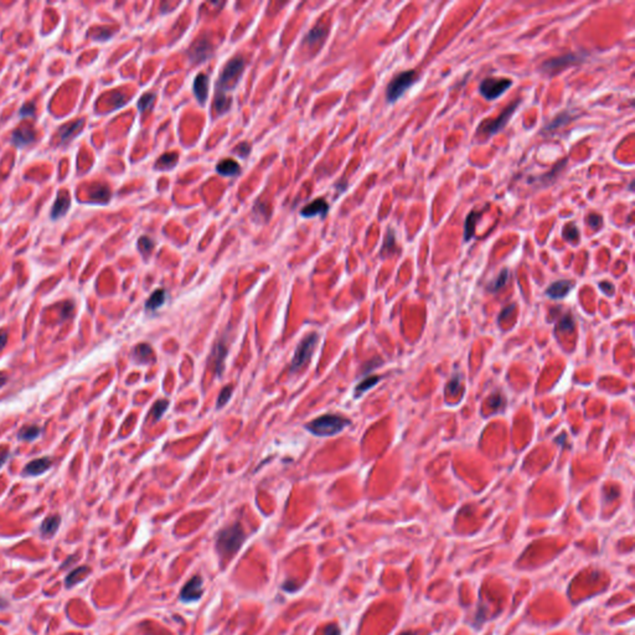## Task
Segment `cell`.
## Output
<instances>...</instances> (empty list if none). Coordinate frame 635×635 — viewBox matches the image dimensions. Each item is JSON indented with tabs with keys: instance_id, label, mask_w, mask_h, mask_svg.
<instances>
[{
	"instance_id": "cell-1",
	"label": "cell",
	"mask_w": 635,
	"mask_h": 635,
	"mask_svg": "<svg viewBox=\"0 0 635 635\" xmlns=\"http://www.w3.org/2000/svg\"><path fill=\"white\" fill-rule=\"evenodd\" d=\"M349 424L350 421L345 417L328 413L310 421L305 428L316 437H332L340 433Z\"/></svg>"
},
{
	"instance_id": "cell-2",
	"label": "cell",
	"mask_w": 635,
	"mask_h": 635,
	"mask_svg": "<svg viewBox=\"0 0 635 635\" xmlns=\"http://www.w3.org/2000/svg\"><path fill=\"white\" fill-rule=\"evenodd\" d=\"M245 540V532L240 523H235L220 531L216 540V549L222 556L235 555Z\"/></svg>"
},
{
	"instance_id": "cell-3",
	"label": "cell",
	"mask_w": 635,
	"mask_h": 635,
	"mask_svg": "<svg viewBox=\"0 0 635 635\" xmlns=\"http://www.w3.org/2000/svg\"><path fill=\"white\" fill-rule=\"evenodd\" d=\"M245 59L241 56H235L224 65L220 74L219 79L216 82V92L226 93L230 89H233L240 81L241 76L245 69Z\"/></svg>"
},
{
	"instance_id": "cell-4",
	"label": "cell",
	"mask_w": 635,
	"mask_h": 635,
	"mask_svg": "<svg viewBox=\"0 0 635 635\" xmlns=\"http://www.w3.org/2000/svg\"><path fill=\"white\" fill-rule=\"evenodd\" d=\"M417 81V72L414 70L411 71H403L398 74L392 78V81L388 83L386 88V98L390 103L396 102L400 100L406 93L408 88L413 86Z\"/></svg>"
},
{
	"instance_id": "cell-5",
	"label": "cell",
	"mask_w": 635,
	"mask_h": 635,
	"mask_svg": "<svg viewBox=\"0 0 635 635\" xmlns=\"http://www.w3.org/2000/svg\"><path fill=\"white\" fill-rule=\"evenodd\" d=\"M318 341H319V335L316 334V333H310V334L306 335V336L299 342V345L296 349V352H294L293 360H292V366H291L292 373H297V371H299L300 369H303L309 361H310L311 356H313L314 349H315Z\"/></svg>"
},
{
	"instance_id": "cell-6",
	"label": "cell",
	"mask_w": 635,
	"mask_h": 635,
	"mask_svg": "<svg viewBox=\"0 0 635 635\" xmlns=\"http://www.w3.org/2000/svg\"><path fill=\"white\" fill-rule=\"evenodd\" d=\"M513 81L510 78H489L483 79L479 86V92L485 100L492 101L503 96L510 87Z\"/></svg>"
},
{
	"instance_id": "cell-7",
	"label": "cell",
	"mask_w": 635,
	"mask_h": 635,
	"mask_svg": "<svg viewBox=\"0 0 635 635\" xmlns=\"http://www.w3.org/2000/svg\"><path fill=\"white\" fill-rule=\"evenodd\" d=\"M520 105V101H515L514 103H511L508 108H505L503 113L497 118L495 119H487L484 120V122L480 124L479 127V133H483L485 135H494L496 133L500 132L504 127L506 125V123L509 122V119L511 118V115L515 113L516 108L518 106Z\"/></svg>"
},
{
	"instance_id": "cell-8",
	"label": "cell",
	"mask_w": 635,
	"mask_h": 635,
	"mask_svg": "<svg viewBox=\"0 0 635 635\" xmlns=\"http://www.w3.org/2000/svg\"><path fill=\"white\" fill-rule=\"evenodd\" d=\"M212 52H214L212 43L206 38H199L190 46L187 54H189L190 60L194 64H200V62L206 61L209 57H211Z\"/></svg>"
},
{
	"instance_id": "cell-9",
	"label": "cell",
	"mask_w": 635,
	"mask_h": 635,
	"mask_svg": "<svg viewBox=\"0 0 635 635\" xmlns=\"http://www.w3.org/2000/svg\"><path fill=\"white\" fill-rule=\"evenodd\" d=\"M202 596V579L201 577L195 576L194 578L190 579L187 584L184 586V588L181 589L180 593V598L183 602L185 603H191V602H196L201 598Z\"/></svg>"
},
{
	"instance_id": "cell-10",
	"label": "cell",
	"mask_w": 635,
	"mask_h": 635,
	"mask_svg": "<svg viewBox=\"0 0 635 635\" xmlns=\"http://www.w3.org/2000/svg\"><path fill=\"white\" fill-rule=\"evenodd\" d=\"M583 57L578 56L577 54H567L563 55V56L556 57V59H551L547 60L542 64V70L545 72H551V74H555L559 70L564 69V67L569 66V65H573L576 62L582 61Z\"/></svg>"
},
{
	"instance_id": "cell-11",
	"label": "cell",
	"mask_w": 635,
	"mask_h": 635,
	"mask_svg": "<svg viewBox=\"0 0 635 635\" xmlns=\"http://www.w3.org/2000/svg\"><path fill=\"white\" fill-rule=\"evenodd\" d=\"M36 134L34 130L28 129V128H18L11 133V143L18 148H25L35 142Z\"/></svg>"
},
{
	"instance_id": "cell-12",
	"label": "cell",
	"mask_w": 635,
	"mask_h": 635,
	"mask_svg": "<svg viewBox=\"0 0 635 635\" xmlns=\"http://www.w3.org/2000/svg\"><path fill=\"white\" fill-rule=\"evenodd\" d=\"M209 86H210V81H209V76L205 74H199L194 79V84H192V88H194V93L196 100L199 101L200 105H204L206 102L207 97H209Z\"/></svg>"
},
{
	"instance_id": "cell-13",
	"label": "cell",
	"mask_w": 635,
	"mask_h": 635,
	"mask_svg": "<svg viewBox=\"0 0 635 635\" xmlns=\"http://www.w3.org/2000/svg\"><path fill=\"white\" fill-rule=\"evenodd\" d=\"M52 465V460L49 457L38 458L34 459L33 462L29 463L23 470V474L26 477H37V475L43 474Z\"/></svg>"
},
{
	"instance_id": "cell-14",
	"label": "cell",
	"mask_w": 635,
	"mask_h": 635,
	"mask_svg": "<svg viewBox=\"0 0 635 635\" xmlns=\"http://www.w3.org/2000/svg\"><path fill=\"white\" fill-rule=\"evenodd\" d=\"M328 212H329V204H328L325 199L319 197V199L314 200L313 202H310V204H308L306 206H304L300 214L301 216L304 217H313V216H316V215H320L322 217H325Z\"/></svg>"
},
{
	"instance_id": "cell-15",
	"label": "cell",
	"mask_w": 635,
	"mask_h": 635,
	"mask_svg": "<svg viewBox=\"0 0 635 635\" xmlns=\"http://www.w3.org/2000/svg\"><path fill=\"white\" fill-rule=\"evenodd\" d=\"M573 282L571 281H566V279H561V281H557L555 283H552L549 288L546 289V294L547 297L552 299H562L564 298L566 296H568L569 292L573 289Z\"/></svg>"
},
{
	"instance_id": "cell-16",
	"label": "cell",
	"mask_w": 635,
	"mask_h": 635,
	"mask_svg": "<svg viewBox=\"0 0 635 635\" xmlns=\"http://www.w3.org/2000/svg\"><path fill=\"white\" fill-rule=\"evenodd\" d=\"M70 204H71V200H70L67 192L65 191L60 192V194L57 195V199L56 201H55L54 206H52L51 214H50L51 219L54 220V221H56V220L64 217L65 215L67 214V211H69Z\"/></svg>"
},
{
	"instance_id": "cell-17",
	"label": "cell",
	"mask_w": 635,
	"mask_h": 635,
	"mask_svg": "<svg viewBox=\"0 0 635 635\" xmlns=\"http://www.w3.org/2000/svg\"><path fill=\"white\" fill-rule=\"evenodd\" d=\"M89 202L93 204H107L111 200V189L105 184H97L89 190Z\"/></svg>"
},
{
	"instance_id": "cell-18",
	"label": "cell",
	"mask_w": 635,
	"mask_h": 635,
	"mask_svg": "<svg viewBox=\"0 0 635 635\" xmlns=\"http://www.w3.org/2000/svg\"><path fill=\"white\" fill-rule=\"evenodd\" d=\"M226 356H227V347H226L224 342H216L214 349H212V357H214L215 371H216L219 376H221L222 370L224 368V359H226Z\"/></svg>"
},
{
	"instance_id": "cell-19",
	"label": "cell",
	"mask_w": 635,
	"mask_h": 635,
	"mask_svg": "<svg viewBox=\"0 0 635 635\" xmlns=\"http://www.w3.org/2000/svg\"><path fill=\"white\" fill-rule=\"evenodd\" d=\"M216 171L222 176H237L241 173V166L233 159H224L216 165Z\"/></svg>"
},
{
	"instance_id": "cell-20",
	"label": "cell",
	"mask_w": 635,
	"mask_h": 635,
	"mask_svg": "<svg viewBox=\"0 0 635 635\" xmlns=\"http://www.w3.org/2000/svg\"><path fill=\"white\" fill-rule=\"evenodd\" d=\"M84 119H77L75 122L69 123V124L64 125L59 129V135H60V144H66L70 139L76 134L77 132L79 130V128L83 125Z\"/></svg>"
},
{
	"instance_id": "cell-21",
	"label": "cell",
	"mask_w": 635,
	"mask_h": 635,
	"mask_svg": "<svg viewBox=\"0 0 635 635\" xmlns=\"http://www.w3.org/2000/svg\"><path fill=\"white\" fill-rule=\"evenodd\" d=\"M231 98L228 96H226V93H220L216 92L214 98V103H212V110L215 111L217 115L224 114V113L227 112L231 107Z\"/></svg>"
},
{
	"instance_id": "cell-22",
	"label": "cell",
	"mask_w": 635,
	"mask_h": 635,
	"mask_svg": "<svg viewBox=\"0 0 635 635\" xmlns=\"http://www.w3.org/2000/svg\"><path fill=\"white\" fill-rule=\"evenodd\" d=\"M482 216V212H477V211H470L469 215L467 216L464 222V241L468 242L473 238L475 233V224H477L478 220L479 217Z\"/></svg>"
},
{
	"instance_id": "cell-23",
	"label": "cell",
	"mask_w": 635,
	"mask_h": 635,
	"mask_svg": "<svg viewBox=\"0 0 635 635\" xmlns=\"http://www.w3.org/2000/svg\"><path fill=\"white\" fill-rule=\"evenodd\" d=\"M327 34H328L327 26L323 25L322 23H319L318 25L314 26V28L309 31V34L305 37V43L313 46V45H315V43L320 42V41L327 36Z\"/></svg>"
},
{
	"instance_id": "cell-24",
	"label": "cell",
	"mask_w": 635,
	"mask_h": 635,
	"mask_svg": "<svg viewBox=\"0 0 635 635\" xmlns=\"http://www.w3.org/2000/svg\"><path fill=\"white\" fill-rule=\"evenodd\" d=\"M60 523H61V519H60L59 515H52L46 518L43 520V523H41L40 531L43 536H54L56 533L57 528H59Z\"/></svg>"
},
{
	"instance_id": "cell-25",
	"label": "cell",
	"mask_w": 635,
	"mask_h": 635,
	"mask_svg": "<svg viewBox=\"0 0 635 635\" xmlns=\"http://www.w3.org/2000/svg\"><path fill=\"white\" fill-rule=\"evenodd\" d=\"M178 153H174V151L163 154L156 160L155 169H158V170H170V169H173L178 164Z\"/></svg>"
},
{
	"instance_id": "cell-26",
	"label": "cell",
	"mask_w": 635,
	"mask_h": 635,
	"mask_svg": "<svg viewBox=\"0 0 635 635\" xmlns=\"http://www.w3.org/2000/svg\"><path fill=\"white\" fill-rule=\"evenodd\" d=\"M166 299V292L164 289H156L149 299L147 300L146 303V309L147 310H156V309L160 308L161 305H164Z\"/></svg>"
},
{
	"instance_id": "cell-27",
	"label": "cell",
	"mask_w": 635,
	"mask_h": 635,
	"mask_svg": "<svg viewBox=\"0 0 635 635\" xmlns=\"http://www.w3.org/2000/svg\"><path fill=\"white\" fill-rule=\"evenodd\" d=\"M396 252V238H395V231L392 228H388L387 233H386L385 241H383L382 248H381V257L385 258L388 257V256L393 255Z\"/></svg>"
},
{
	"instance_id": "cell-28",
	"label": "cell",
	"mask_w": 635,
	"mask_h": 635,
	"mask_svg": "<svg viewBox=\"0 0 635 635\" xmlns=\"http://www.w3.org/2000/svg\"><path fill=\"white\" fill-rule=\"evenodd\" d=\"M169 407V401L168 400H159L158 402L154 403V406L151 407L150 410V414L153 417L154 422L160 421L161 417L164 416V413L166 412Z\"/></svg>"
},
{
	"instance_id": "cell-29",
	"label": "cell",
	"mask_w": 635,
	"mask_h": 635,
	"mask_svg": "<svg viewBox=\"0 0 635 635\" xmlns=\"http://www.w3.org/2000/svg\"><path fill=\"white\" fill-rule=\"evenodd\" d=\"M41 429L38 428L37 426H28L24 427L23 429L19 433V439L20 441H26V442H33L40 436Z\"/></svg>"
},
{
	"instance_id": "cell-30",
	"label": "cell",
	"mask_w": 635,
	"mask_h": 635,
	"mask_svg": "<svg viewBox=\"0 0 635 635\" xmlns=\"http://www.w3.org/2000/svg\"><path fill=\"white\" fill-rule=\"evenodd\" d=\"M562 237L571 243H576L579 241V230L574 224H567L562 231Z\"/></svg>"
},
{
	"instance_id": "cell-31",
	"label": "cell",
	"mask_w": 635,
	"mask_h": 635,
	"mask_svg": "<svg viewBox=\"0 0 635 635\" xmlns=\"http://www.w3.org/2000/svg\"><path fill=\"white\" fill-rule=\"evenodd\" d=\"M508 278H509V270L505 268V269L501 270L500 274L497 276V278L495 279V281H492L491 283H490L489 286H487V291H489V292L500 291V289L503 288V287L506 284V282H508Z\"/></svg>"
},
{
	"instance_id": "cell-32",
	"label": "cell",
	"mask_w": 635,
	"mask_h": 635,
	"mask_svg": "<svg viewBox=\"0 0 635 635\" xmlns=\"http://www.w3.org/2000/svg\"><path fill=\"white\" fill-rule=\"evenodd\" d=\"M380 376H370V377L365 378V380L362 381V382L359 383V386L356 387L355 392H356V396H360L361 393L366 392L368 390L373 388L374 386L377 385V382L380 381Z\"/></svg>"
},
{
	"instance_id": "cell-33",
	"label": "cell",
	"mask_w": 635,
	"mask_h": 635,
	"mask_svg": "<svg viewBox=\"0 0 635 635\" xmlns=\"http://www.w3.org/2000/svg\"><path fill=\"white\" fill-rule=\"evenodd\" d=\"M571 119H572V117L567 112L561 113V114L557 115V117L555 118V120H552V122L550 123V124L547 125V127H545V130H555V129H557V128H560V127H562V125L567 124V123H568Z\"/></svg>"
},
{
	"instance_id": "cell-34",
	"label": "cell",
	"mask_w": 635,
	"mask_h": 635,
	"mask_svg": "<svg viewBox=\"0 0 635 635\" xmlns=\"http://www.w3.org/2000/svg\"><path fill=\"white\" fill-rule=\"evenodd\" d=\"M151 355V349L149 345L141 344L134 349V357L138 362H143L148 360V356Z\"/></svg>"
},
{
	"instance_id": "cell-35",
	"label": "cell",
	"mask_w": 635,
	"mask_h": 635,
	"mask_svg": "<svg viewBox=\"0 0 635 635\" xmlns=\"http://www.w3.org/2000/svg\"><path fill=\"white\" fill-rule=\"evenodd\" d=\"M154 101H155V95L151 92H147L144 93L143 96L141 97V100L138 101V110L141 112H146V111L150 110L151 106L154 105Z\"/></svg>"
},
{
	"instance_id": "cell-36",
	"label": "cell",
	"mask_w": 635,
	"mask_h": 635,
	"mask_svg": "<svg viewBox=\"0 0 635 635\" xmlns=\"http://www.w3.org/2000/svg\"><path fill=\"white\" fill-rule=\"evenodd\" d=\"M138 247H139V251H141L144 256H148L149 253L153 251L154 241L150 240L148 236H142L138 241Z\"/></svg>"
},
{
	"instance_id": "cell-37",
	"label": "cell",
	"mask_w": 635,
	"mask_h": 635,
	"mask_svg": "<svg viewBox=\"0 0 635 635\" xmlns=\"http://www.w3.org/2000/svg\"><path fill=\"white\" fill-rule=\"evenodd\" d=\"M231 396H232V385L224 386L221 392H220L219 398H217V408L224 407L230 401Z\"/></svg>"
},
{
	"instance_id": "cell-38",
	"label": "cell",
	"mask_w": 635,
	"mask_h": 635,
	"mask_svg": "<svg viewBox=\"0 0 635 635\" xmlns=\"http://www.w3.org/2000/svg\"><path fill=\"white\" fill-rule=\"evenodd\" d=\"M87 571H88V567H87V566L79 567V568L75 569L74 572H71V573H70L69 576H67L66 586L67 587H72L74 584H76L77 582L79 581V576H82V574H83L84 572H87Z\"/></svg>"
},
{
	"instance_id": "cell-39",
	"label": "cell",
	"mask_w": 635,
	"mask_h": 635,
	"mask_svg": "<svg viewBox=\"0 0 635 635\" xmlns=\"http://www.w3.org/2000/svg\"><path fill=\"white\" fill-rule=\"evenodd\" d=\"M566 163H567V159H562V160L560 161L559 164H557V166H555L554 170H552L551 173H549V174H546V175L541 176V181H543V184H546V185L549 184V180L554 181L555 179H556V176H555V174H556V175H557V173H559V171H561V169L563 168V165H564V164H566Z\"/></svg>"
},
{
	"instance_id": "cell-40",
	"label": "cell",
	"mask_w": 635,
	"mask_h": 635,
	"mask_svg": "<svg viewBox=\"0 0 635 635\" xmlns=\"http://www.w3.org/2000/svg\"><path fill=\"white\" fill-rule=\"evenodd\" d=\"M35 112H36L35 102H28L25 103V105H23V107L20 108V111H19V115H20L21 118H30V117H34Z\"/></svg>"
},
{
	"instance_id": "cell-41",
	"label": "cell",
	"mask_w": 635,
	"mask_h": 635,
	"mask_svg": "<svg viewBox=\"0 0 635 635\" xmlns=\"http://www.w3.org/2000/svg\"><path fill=\"white\" fill-rule=\"evenodd\" d=\"M574 329V322L571 315L563 316L559 323V330L562 332H572Z\"/></svg>"
},
{
	"instance_id": "cell-42",
	"label": "cell",
	"mask_w": 635,
	"mask_h": 635,
	"mask_svg": "<svg viewBox=\"0 0 635 635\" xmlns=\"http://www.w3.org/2000/svg\"><path fill=\"white\" fill-rule=\"evenodd\" d=\"M587 224L593 228V230H599L603 224V219L598 214H591L587 217Z\"/></svg>"
},
{
	"instance_id": "cell-43",
	"label": "cell",
	"mask_w": 635,
	"mask_h": 635,
	"mask_svg": "<svg viewBox=\"0 0 635 635\" xmlns=\"http://www.w3.org/2000/svg\"><path fill=\"white\" fill-rule=\"evenodd\" d=\"M233 150H235V153L238 154L241 158H247L251 153V146L247 143V142H242V143L238 144Z\"/></svg>"
},
{
	"instance_id": "cell-44",
	"label": "cell",
	"mask_w": 635,
	"mask_h": 635,
	"mask_svg": "<svg viewBox=\"0 0 635 635\" xmlns=\"http://www.w3.org/2000/svg\"><path fill=\"white\" fill-rule=\"evenodd\" d=\"M489 405L491 406V407L494 408V410H499V408H500L501 406L504 405V400H503V397H501V395L496 393V395H494L492 397H490L489 398Z\"/></svg>"
},
{
	"instance_id": "cell-45",
	"label": "cell",
	"mask_w": 635,
	"mask_h": 635,
	"mask_svg": "<svg viewBox=\"0 0 635 635\" xmlns=\"http://www.w3.org/2000/svg\"><path fill=\"white\" fill-rule=\"evenodd\" d=\"M72 310H74V304H72V303H69V301H67V303L62 304L61 320H65L66 318H69V316L71 315Z\"/></svg>"
},
{
	"instance_id": "cell-46",
	"label": "cell",
	"mask_w": 635,
	"mask_h": 635,
	"mask_svg": "<svg viewBox=\"0 0 635 635\" xmlns=\"http://www.w3.org/2000/svg\"><path fill=\"white\" fill-rule=\"evenodd\" d=\"M599 288L604 293H607L608 296H613V293H614V286L612 283H609V282H600Z\"/></svg>"
},
{
	"instance_id": "cell-47",
	"label": "cell",
	"mask_w": 635,
	"mask_h": 635,
	"mask_svg": "<svg viewBox=\"0 0 635 635\" xmlns=\"http://www.w3.org/2000/svg\"><path fill=\"white\" fill-rule=\"evenodd\" d=\"M112 35H113V31L101 30V33H98V34H96V35H93V37H95L96 40L105 41V40H108L110 37H112Z\"/></svg>"
},
{
	"instance_id": "cell-48",
	"label": "cell",
	"mask_w": 635,
	"mask_h": 635,
	"mask_svg": "<svg viewBox=\"0 0 635 635\" xmlns=\"http://www.w3.org/2000/svg\"><path fill=\"white\" fill-rule=\"evenodd\" d=\"M324 635H340V629L336 625L330 624L324 629Z\"/></svg>"
},
{
	"instance_id": "cell-49",
	"label": "cell",
	"mask_w": 635,
	"mask_h": 635,
	"mask_svg": "<svg viewBox=\"0 0 635 635\" xmlns=\"http://www.w3.org/2000/svg\"><path fill=\"white\" fill-rule=\"evenodd\" d=\"M9 457H10V454H9V451L0 450V468L3 467L4 464H5Z\"/></svg>"
},
{
	"instance_id": "cell-50",
	"label": "cell",
	"mask_w": 635,
	"mask_h": 635,
	"mask_svg": "<svg viewBox=\"0 0 635 635\" xmlns=\"http://www.w3.org/2000/svg\"><path fill=\"white\" fill-rule=\"evenodd\" d=\"M6 341H8V334L5 332H0V351L5 347Z\"/></svg>"
},
{
	"instance_id": "cell-51",
	"label": "cell",
	"mask_w": 635,
	"mask_h": 635,
	"mask_svg": "<svg viewBox=\"0 0 635 635\" xmlns=\"http://www.w3.org/2000/svg\"><path fill=\"white\" fill-rule=\"evenodd\" d=\"M8 378H9V376L6 375V374L0 373V387H3V386H5V383L8 382Z\"/></svg>"
},
{
	"instance_id": "cell-52",
	"label": "cell",
	"mask_w": 635,
	"mask_h": 635,
	"mask_svg": "<svg viewBox=\"0 0 635 635\" xmlns=\"http://www.w3.org/2000/svg\"><path fill=\"white\" fill-rule=\"evenodd\" d=\"M514 308H515V305H514V304H511V305H510V306H509V308H508V309H505V310H504V311H503V314H501V315H500V318H499V320H501V319H503V318H504V316H505V315H506V313H508V311H509V310H513V309H514Z\"/></svg>"
},
{
	"instance_id": "cell-53",
	"label": "cell",
	"mask_w": 635,
	"mask_h": 635,
	"mask_svg": "<svg viewBox=\"0 0 635 635\" xmlns=\"http://www.w3.org/2000/svg\"><path fill=\"white\" fill-rule=\"evenodd\" d=\"M401 635H416V633H412V632H407V633H402V634H401Z\"/></svg>"
}]
</instances>
